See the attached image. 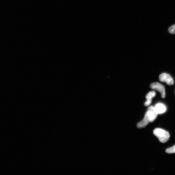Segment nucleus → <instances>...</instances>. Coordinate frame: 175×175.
<instances>
[{
	"label": "nucleus",
	"instance_id": "obj_6",
	"mask_svg": "<svg viewBox=\"0 0 175 175\" xmlns=\"http://www.w3.org/2000/svg\"><path fill=\"white\" fill-rule=\"evenodd\" d=\"M156 94L155 91H152L149 92L146 96L147 101L145 102L144 105L147 106L151 105L152 102V99L155 96Z\"/></svg>",
	"mask_w": 175,
	"mask_h": 175
},
{
	"label": "nucleus",
	"instance_id": "obj_5",
	"mask_svg": "<svg viewBox=\"0 0 175 175\" xmlns=\"http://www.w3.org/2000/svg\"><path fill=\"white\" fill-rule=\"evenodd\" d=\"M149 122H151L150 120L147 113L146 112L143 119L138 124L137 127L139 129L144 128L147 126Z\"/></svg>",
	"mask_w": 175,
	"mask_h": 175
},
{
	"label": "nucleus",
	"instance_id": "obj_9",
	"mask_svg": "<svg viewBox=\"0 0 175 175\" xmlns=\"http://www.w3.org/2000/svg\"><path fill=\"white\" fill-rule=\"evenodd\" d=\"M168 31L171 34H175V24L173 25L169 28Z\"/></svg>",
	"mask_w": 175,
	"mask_h": 175
},
{
	"label": "nucleus",
	"instance_id": "obj_4",
	"mask_svg": "<svg viewBox=\"0 0 175 175\" xmlns=\"http://www.w3.org/2000/svg\"><path fill=\"white\" fill-rule=\"evenodd\" d=\"M149 116L151 122H153L157 118V115L155 107L153 106H151L148 107L147 112Z\"/></svg>",
	"mask_w": 175,
	"mask_h": 175
},
{
	"label": "nucleus",
	"instance_id": "obj_3",
	"mask_svg": "<svg viewBox=\"0 0 175 175\" xmlns=\"http://www.w3.org/2000/svg\"><path fill=\"white\" fill-rule=\"evenodd\" d=\"M160 80L162 82H166L169 85H172L174 84V81L170 76V75L167 73H163L159 76Z\"/></svg>",
	"mask_w": 175,
	"mask_h": 175
},
{
	"label": "nucleus",
	"instance_id": "obj_8",
	"mask_svg": "<svg viewBox=\"0 0 175 175\" xmlns=\"http://www.w3.org/2000/svg\"><path fill=\"white\" fill-rule=\"evenodd\" d=\"M166 152L169 154L175 153V145L173 147L167 149Z\"/></svg>",
	"mask_w": 175,
	"mask_h": 175
},
{
	"label": "nucleus",
	"instance_id": "obj_7",
	"mask_svg": "<svg viewBox=\"0 0 175 175\" xmlns=\"http://www.w3.org/2000/svg\"><path fill=\"white\" fill-rule=\"evenodd\" d=\"M154 107L158 114L163 113L166 110V106L163 104L161 103L157 104Z\"/></svg>",
	"mask_w": 175,
	"mask_h": 175
},
{
	"label": "nucleus",
	"instance_id": "obj_1",
	"mask_svg": "<svg viewBox=\"0 0 175 175\" xmlns=\"http://www.w3.org/2000/svg\"><path fill=\"white\" fill-rule=\"evenodd\" d=\"M153 134L162 143L167 142L170 138L169 133L161 129H155L153 131Z\"/></svg>",
	"mask_w": 175,
	"mask_h": 175
},
{
	"label": "nucleus",
	"instance_id": "obj_2",
	"mask_svg": "<svg viewBox=\"0 0 175 175\" xmlns=\"http://www.w3.org/2000/svg\"><path fill=\"white\" fill-rule=\"evenodd\" d=\"M151 88L156 90L161 94L162 98H164L166 96L165 89L164 86L158 82H155L152 83L150 86Z\"/></svg>",
	"mask_w": 175,
	"mask_h": 175
}]
</instances>
